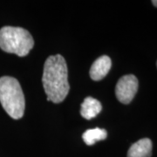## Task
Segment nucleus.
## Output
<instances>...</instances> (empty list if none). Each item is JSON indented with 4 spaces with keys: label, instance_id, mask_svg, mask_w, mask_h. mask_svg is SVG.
Wrapping results in <instances>:
<instances>
[{
    "label": "nucleus",
    "instance_id": "nucleus-1",
    "mask_svg": "<svg viewBox=\"0 0 157 157\" xmlns=\"http://www.w3.org/2000/svg\"><path fill=\"white\" fill-rule=\"evenodd\" d=\"M68 71L64 57L60 54L47 58L44 65L42 83L47 101L60 103L66 99L70 89Z\"/></svg>",
    "mask_w": 157,
    "mask_h": 157
},
{
    "label": "nucleus",
    "instance_id": "nucleus-2",
    "mask_svg": "<svg viewBox=\"0 0 157 157\" xmlns=\"http://www.w3.org/2000/svg\"><path fill=\"white\" fill-rule=\"evenodd\" d=\"M0 103L11 118L18 120L25 112V96L16 78L4 76L0 78Z\"/></svg>",
    "mask_w": 157,
    "mask_h": 157
},
{
    "label": "nucleus",
    "instance_id": "nucleus-3",
    "mask_svg": "<svg viewBox=\"0 0 157 157\" xmlns=\"http://www.w3.org/2000/svg\"><path fill=\"white\" fill-rule=\"evenodd\" d=\"M33 45V38L25 29L14 26H4L0 29V48L6 52L25 57Z\"/></svg>",
    "mask_w": 157,
    "mask_h": 157
},
{
    "label": "nucleus",
    "instance_id": "nucleus-4",
    "mask_svg": "<svg viewBox=\"0 0 157 157\" xmlns=\"http://www.w3.org/2000/svg\"><path fill=\"white\" fill-rule=\"evenodd\" d=\"M138 79L133 74L124 75L118 80L115 87V94L118 101L123 104H129L138 90Z\"/></svg>",
    "mask_w": 157,
    "mask_h": 157
},
{
    "label": "nucleus",
    "instance_id": "nucleus-5",
    "mask_svg": "<svg viewBox=\"0 0 157 157\" xmlns=\"http://www.w3.org/2000/svg\"><path fill=\"white\" fill-rule=\"evenodd\" d=\"M112 67L111 59L107 55L100 57L94 62L90 68V77L93 80H101L104 78Z\"/></svg>",
    "mask_w": 157,
    "mask_h": 157
},
{
    "label": "nucleus",
    "instance_id": "nucleus-6",
    "mask_svg": "<svg viewBox=\"0 0 157 157\" xmlns=\"http://www.w3.org/2000/svg\"><path fill=\"white\" fill-rule=\"evenodd\" d=\"M152 141L148 138H143L136 141L129 147L128 157H151Z\"/></svg>",
    "mask_w": 157,
    "mask_h": 157
},
{
    "label": "nucleus",
    "instance_id": "nucleus-7",
    "mask_svg": "<svg viewBox=\"0 0 157 157\" xmlns=\"http://www.w3.org/2000/svg\"><path fill=\"white\" fill-rule=\"evenodd\" d=\"M102 107L100 101L93 97L86 98L81 104L80 114L86 120H91L101 113Z\"/></svg>",
    "mask_w": 157,
    "mask_h": 157
},
{
    "label": "nucleus",
    "instance_id": "nucleus-8",
    "mask_svg": "<svg viewBox=\"0 0 157 157\" xmlns=\"http://www.w3.org/2000/svg\"><path fill=\"white\" fill-rule=\"evenodd\" d=\"M107 136V132L105 129L96 128L86 130L82 135V138L86 145L91 146V145L95 144L99 140H105Z\"/></svg>",
    "mask_w": 157,
    "mask_h": 157
},
{
    "label": "nucleus",
    "instance_id": "nucleus-9",
    "mask_svg": "<svg viewBox=\"0 0 157 157\" xmlns=\"http://www.w3.org/2000/svg\"><path fill=\"white\" fill-rule=\"evenodd\" d=\"M152 4L155 6V7H157V0H153V1H152Z\"/></svg>",
    "mask_w": 157,
    "mask_h": 157
},
{
    "label": "nucleus",
    "instance_id": "nucleus-10",
    "mask_svg": "<svg viewBox=\"0 0 157 157\" xmlns=\"http://www.w3.org/2000/svg\"><path fill=\"white\" fill-rule=\"evenodd\" d=\"M156 66H157V62H156Z\"/></svg>",
    "mask_w": 157,
    "mask_h": 157
}]
</instances>
